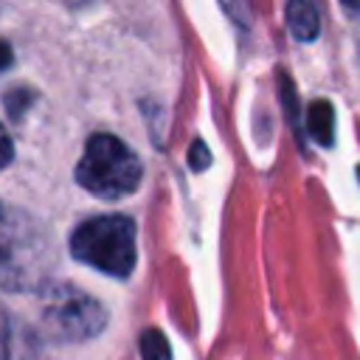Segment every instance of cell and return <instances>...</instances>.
Returning a JSON list of instances; mask_svg holds the SVG:
<instances>
[{"instance_id":"6da1fadb","label":"cell","mask_w":360,"mask_h":360,"mask_svg":"<svg viewBox=\"0 0 360 360\" xmlns=\"http://www.w3.org/2000/svg\"><path fill=\"white\" fill-rule=\"evenodd\" d=\"M56 264L51 233L31 214L0 202V287L39 290Z\"/></svg>"},{"instance_id":"7a4b0ae2","label":"cell","mask_w":360,"mask_h":360,"mask_svg":"<svg viewBox=\"0 0 360 360\" xmlns=\"http://www.w3.org/2000/svg\"><path fill=\"white\" fill-rule=\"evenodd\" d=\"M141 158L115 135L96 132L87 138L84 152L76 163V180L84 191L101 200H121L141 183Z\"/></svg>"},{"instance_id":"3957f363","label":"cell","mask_w":360,"mask_h":360,"mask_svg":"<svg viewBox=\"0 0 360 360\" xmlns=\"http://www.w3.org/2000/svg\"><path fill=\"white\" fill-rule=\"evenodd\" d=\"M138 231L135 222L124 214H101L84 219L70 233V253L73 259L107 273V276H129L138 259Z\"/></svg>"},{"instance_id":"277c9868","label":"cell","mask_w":360,"mask_h":360,"mask_svg":"<svg viewBox=\"0 0 360 360\" xmlns=\"http://www.w3.org/2000/svg\"><path fill=\"white\" fill-rule=\"evenodd\" d=\"M107 326V309L87 292L59 284L42 307V329L53 340H87Z\"/></svg>"},{"instance_id":"5b68a950","label":"cell","mask_w":360,"mask_h":360,"mask_svg":"<svg viewBox=\"0 0 360 360\" xmlns=\"http://www.w3.org/2000/svg\"><path fill=\"white\" fill-rule=\"evenodd\" d=\"M287 25L292 31L295 39L301 42H309L318 37L321 31V17H318V8L307 0H292L287 3Z\"/></svg>"},{"instance_id":"8992f818","label":"cell","mask_w":360,"mask_h":360,"mask_svg":"<svg viewBox=\"0 0 360 360\" xmlns=\"http://www.w3.org/2000/svg\"><path fill=\"white\" fill-rule=\"evenodd\" d=\"M307 132L312 135V141H318L321 146H329L335 138V110L329 101L315 98L307 107Z\"/></svg>"},{"instance_id":"52a82bcc","label":"cell","mask_w":360,"mask_h":360,"mask_svg":"<svg viewBox=\"0 0 360 360\" xmlns=\"http://www.w3.org/2000/svg\"><path fill=\"white\" fill-rule=\"evenodd\" d=\"M141 357L143 360H172V346L160 329H143L141 335Z\"/></svg>"},{"instance_id":"ba28073f","label":"cell","mask_w":360,"mask_h":360,"mask_svg":"<svg viewBox=\"0 0 360 360\" xmlns=\"http://www.w3.org/2000/svg\"><path fill=\"white\" fill-rule=\"evenodd\" d=\"M208 163H211V152H208V146L197 138V141H191V146H188V166L194 169V172H202V169H208Z\"/></svg>"},{"instance_id":"9c48e42d","label":"cell","mask_w":360,"mask_h":360,"mask_svg":"<svg viewBox=\"0 0 360 360\" xmlns=\"http://www.w3.org/2000/svg\"><path fill=\"white\" fill-rule=\"evenodd\" d=\"M11 352V332H8V315L0 307V360H8Z\"/></svg>"},{"instance_id":"30bf717a","label":"cell","mask_w":360,"mask_h":360,"mask_svg":"<svg viewBox=\"0 0 360 360\" xmlns=\"http://www.w3.org/2000/svg\"><path fill=\"white\" fill-rule=\"evenodd\" d=\"M11 158H14V143H11V138L6 135V129L0 127V169H6V166L11 163Z\"/></svg>"},{"instance_id":"8fae6325","label":"cell","mask_w":360,"mask_h":360,"mask_svg":"<svg viewBox=\"0 0 360 360\" xmlns=\"http://www.w3.org/2000/svg\"><path fill=\"white\" fill-rule=\"evenodd\" d=\"M11 59H14V53H11L8 42H3V39H0V70H6V68L11 65Z\"/></svg>"},{"instance_id":"7c38bea8","label":"cell","mask_w":360,"mask_h":360,"mask_svg":"<svg viewBox=\"0 0 360 360\" xmlns=\"http://www.w3.org/2000/svg\"><path fill=\"white\" fill-rule=\"evenodd\" d=\"M357 177H360V166H357Z\"/></svg>"}]
</instances>
